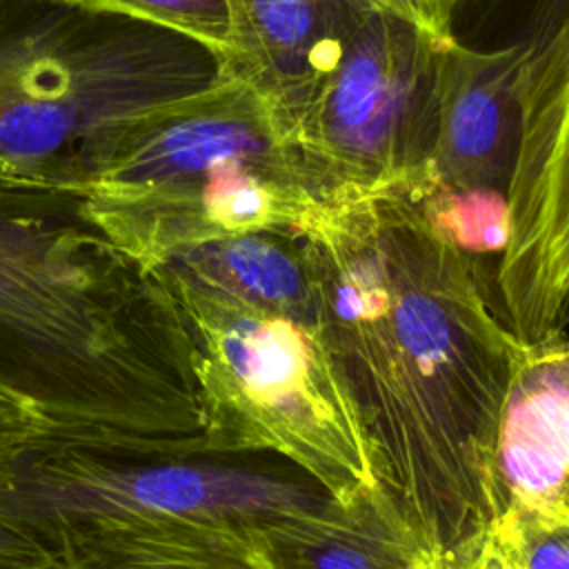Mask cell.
<instances>
[{"mask_svg":"<svg viewBox=\"0 0 569 569\" xmlns=\"http://www.w3.org/2000/svg\"><path fill=\"white\" fill-rule=\"evenodd\" d=\"M316 331L378 482L445 560L502 511L500 409L525 347L465 251L420 204H325L300 233Z\"/></svg>","mask_w":569,"mask_h":569,"instance_id":"cell-1","label":"cell"},{"mask_svg":"<svg viewBox=\"0 0 569 569\" xmlns=\"http://www.w3.org/2000/svg\"><path fill=\"white\" fill-rule=\"evenodd\" d=\"M0 382L53 440L207 442L184 318L158 276L87 216L78 189L0 173Z\"/></svg>","mask_w":569,"mask_h":569,"instance_id":"cell-2","label":"cell"},{"mask_svg":"<svg viewBox=\"0 0 569 569\" xmlns=\"http://www.w3.org/2000/svg\"><path fill=\"white\" fill-rule=\"evenodd\" d=\"M80 196L147 271L236 233L300 236L327 204L271 104L231 76L122 124Z\"/></svg>","mask_w":569,"mask_h":569,"instance_id":"cell-3","label":"cell"},{"mask_svg":"<svg viewBox=\"0 0 569 569\" xmlns=\"http://www.w3.org/2000/svg\"><path fill=\"white\" fill-rule=\"evenodd\" d=\"M220 76V58L182 33L0 0V173L80 191L122 124Z\"/></svg>","mask_w":569,"mask_h":569,"instance_id":"cell-4","label":"cell"},{"mask_svg":"<svg viewBox=\"0 0 569 569\" xmlns=\"http://www.w3.org/2000/svg\"><path fill=\"white\" fill-rule=\"evenodd\" d=\"M329 500L282 456L209 440L142 449L47 438L0 467V518L44 549L71 531L129 525H196L256 538Z\"/></svg>","mask_w":569,"mask_h":569,"instance_id":"cell-5","label":"cell"},{"mask_svg":"<svg viewBox=\"0 0 569 569\" xmlns=\"http://www.w3.org/2000/svg\"><path fill=\"white\" fill-rule=\"evenodd\" d=\"M158 276L193 342L209 442L282 456L333 500L378 485L362 427L316 325L247 307L169 269Z\"/></svg>","mask_w":569,"mask_h":569,"instance_id":"cell-6","label":"cell"},{"mask_svg":"<svg viewBox=\"0 0 569 569\" xmlns=\"http://www.w3.org/2000/svg\"><path fill=\"white\" fill-rule=\"evenodd\" d=\"M440 49L402 18L362 4L291 136L327 202L422 204L431 196Z\"/></svg>","mask_w":569,"mask_h":569,"instance_id":"cell-7","label":"cell"},{"mask_svg":"<svg viewBox=\"0 0 569 569\" xmlns=\"http://www.w3.org/2000/svg\"><path fill=\"white\" fill-rule=\"evenodd\" d=\"M520 44V138L493 309L522 347H536L562 338L569 296V0H538Z\"/></svg>","mask_w":569,"mask_h":569,"instance_id":"cell-8","label":"cell"},{"mask_svg":"<svg viewBox=\"0 0 569 569\" xmlns=\"http://www.w3.org/2000/svg\"><path fill=\"white\" fill-rule=\"evenodd\" d=\"M520 38L496 51L458 40L440 49L433 191L425 202H505L520 138Z\"/></svg>","mask_w":569,"mask_h":569,"instance_id":"cell-9","label":"cell"},{"mask_svg":"<svg viewBox=\"0 0 569 569\" xmlns=\"http://www.w3.org/2000/svg\"><path fill=\"white\" fill-rule=\"evenodd\" d=\"M369 0H224L229 56L222 76L251 84L293 136Z\"/></svg>","mask_w":569,"mask_h":569,"instance_id":"cell-10","label":"cell"},{"mask_svg":"<svg viewBox=\"0 0 569 569\" xmlns=\"http://www.w3.org/2000/svg\"><path fill=\"white\" fill-rule=\"evenodd\" d=\"M500 511L569 498V336L525 347L496 438Z\"/></svg>","mask_w":569,"mask_h":569,"instance_id":"cell-11","label":"cell"},{"mask_svg":"<svg viewBox=\"0 0 569 569\" xmlns=\"http://www.w3.org/2000/svg\"><path fill=\"white\" fill-rule=\"evenodd\" d=\"M256 547L269 569H442L380 482L269 525Z\"/></svg>","mask_w":569,"mask_h":569,"instance_id":"cell-12","label":"cell"},{"mask_svg":"<svg viewBox=\"0 0 569 569\" xmlns=\"http://www.w3.org/2000/svg\"><path fill=\"white\" fill-rule=\"evenodd\" d=\"M180 278L242 302L316 325V296L300 236L247 231L189 247L167 260Z\"/></svg>","mask_w":569,"mask_h":569,"instance_id":"cell-13","label":"cell"},{"mask_svg":"<svg viewBox=\"0 0 569 569\" xmlns=\"http://www.w3.org/2000/svg\"><path fill=\"white\" fill-rule=\"evenodd\" d=\"M47 549L62 569H269L256 538L196 525L96 527Z\"/></svg>","mask_w":569,"mask_h":569,"instance_id":"cell-14","label":"cell"},{"mask_svg":"<svg viewBox=\"0 0 569 569\" xmlns=\"http://www.w3.org/2000/svg\"><path fill=\"white\" fill-rule=\"evenodd\" d=\"M84 11L149 22L182 33L220 58L229 56V13L224 0H58Z\"/></svg>","mask_w":569,"mask_h":569,"instance_id":"cell-15","label":"cell"},{"mask_svg":"<svg viewBox=\"0 0 569 569\" xmlns=\"http://www.w3.org/2000/svg\"><path fill=\"white\" fill-rule=\"evenodd\" d=\"M516 569H569V498L500 513Z\"/></svg>","mask_w":569,"mask_h":569,"instance_id":"cell-16","label":"cell"},{"mask_svg":"<svg viewBox=\"0 0 569 569\" xmlns=\"http://www.w3.org/2000/svg\"><path fill=\"white\" fill-rule=\"evenodd\" d=\"M47 438L53 436L38 411L0 382V467Z\"/></svg>","mask_w":569,"mask_h":569,"instance_id":"cell-17","label":"cell"},{"mask_svg":"<svg viewBox=\"0 0 569 569\" xmlns=\"http://www.w3.org/2000/svg\"><path fill=\"white\" fill-rule=\"evenodd\" d=\"M371 4L402 18L405 22L420 29L438 44H451L456 38L453 33V18L462 2L467 0H369Z\"/></svg>","mask_w":569,"mask_h":569,"instance_id":"cell-18","label":"cell"},{"mask_svg":"<svg viewBox=\"0 0 569 569\" xmlns=\"http://www.w3.org/2000/svg\"><path fill=\"white\" fill-rule=\"evenodd\" d=\"M442 569H516L500 516L478 538L445 558Z\"/></svg>","mask_w":569,"mask_h":569,"instance_id":"cell-19","label":"cell"},{"mask_svg":"<svg viewBox=\"0 0 569 569\" xmlns=\"http://www.w3.org/2000/svg\"><path fill=\"white\" fill-rule=\"evenodd\" d=\"M0 569H62L29 533L0 518Z\"/></svg>","mask_w":569,"mask_h":569,"instance_id":"cell-20","label":"cell"},{"mask_svg":"<svg viewBox=\"0 0 569 569\" xmlns=\"http://www.w3.org/2000/svg\"><path fill=\"white\" fill-rule=\"evenodd\" d=\"M560 333H562V338L569 336V296H567L565 311H562V320H560Z\"/></svg>","mask_w":569,"mask_h":569,"instance_id":"cell-21","label":"cell"}]
</instances>
